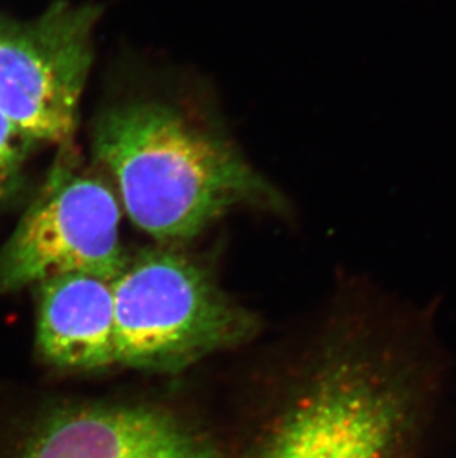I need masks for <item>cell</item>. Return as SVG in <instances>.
<instances>
[{
    "instance_id": "3",
    "label": "cell",
    "mask_w": 456,
    "mask_h": 458,
    "mask_svg": "<svg viewBox=\"0 0 456 458\" xmlns=\"http://www.w3.org/2000/svg\"><path fill=\"white\" fill-rule=\"evenodd\" d=\"M61 148L44 186L0 251L2 293L67 273L112 282L128 263L116 195L101 178L79 171L72 143Z\"/></svg>"
},
{
    "instance_id": "1",
    "label": "cell",
    "mask_w": 456,
    "mask_h": 458,
    "mask_svg": "<svg viewBox=\"0 0 456 458\" xmlns=\"http://www.w3.org/2000/svg\"><path fill=\"white\" fill-rule=\"evenodd\" d=\"M92 148L114 178L126 214L159 242L196 238L241 205L286 208L227 139L171 104L107 108L95 123Z\"/></svg>"
},
{
    "instance_id": "2",
    "label": "cell",
    "mask_w": 456,
    "mask_h": 458,
    "mask_svg": "<svg viewBox=\"0 0 456 458\" xmlns=\"http://www.w3.org/2000/svg\"><path fill=\"white\" fill-rule=\"evenodd\" d=\"M116 363L173 371L245 340L254 320L193 259L151 248L112 281Z\"/></svg>"
},
{
    "instance_id": "5",
    "label": "cell",
    "mask_w": 456,
    "mask_h": 458,
    "mask_svg": "<svg viewBox=\"0 0 456 458\" xmlns=\"http://www.w3.org/2000/svg\"><path fill=\"white\" fill-rule=\"evenodd\" d=\"M13 458H223L177 415L147 405L56 411L31 430Z\"/></svg>"
},
{
    "instance_id": "8",
    "label": "cell",
    "mask_w": 456,
    "mask_h": 458,
    "mask_svg": "<svg viewBox=\"0 0 456 458\" xmlns=\"http://www.w3.org/2000/svg\"><path fill=\"white\" fill-rule=\"evenodd\" d=\"M29 144L30 141L0 110V193L8 191L20 177Z\"/></svg>"
},
{
    "instance_id": "6",
    "label": "cell",
    "mask_w": 456,
    "mask_h": 458,
    "mask_svg": "<svg viewBox=\"0 0 456 458\" xmlns=\"http://www.w3.org/2000/svg\"><path fill=\"white\" fill-rule=\"evenodd\" d=\"M401 414L390 390L345 372L289 415L263 458H390Z\"/></svg>"
},
{
    "instance_id": "7",
    "label": "cell",
    "mask_w": 456,
    "mask_h": 458,
    "mask_svg": "<svg viewBox=\"0 0 456 458\" xmlns=\"http://www.w3.org/2000/svg\"><path fill=\"white\" fill-rule=\"evenodd\" d=\"M36 286V344L45 362L70 371H92L116 363L112 282L67 273Z\"/></svg>"
},
{
    "instance_id": "4",
    "label": "cell",
    "mask_w": 456,
    "mask_h": 458,
    "mask_svg": "<svg viewBox=\"0 0 456 458\" xmlns=\"http://www.w3.org/2000/svg\"><path fill=\"white\" fill-rule=\"evenodd\" d=\"M101 13L70 0L29 21L0 13V110L30 143L73 141Z\"/></svg>"
}]
</instances>
